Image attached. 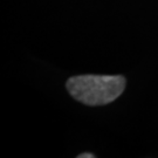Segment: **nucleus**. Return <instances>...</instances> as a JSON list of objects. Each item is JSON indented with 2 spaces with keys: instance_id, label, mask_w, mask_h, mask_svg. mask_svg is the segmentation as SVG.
Returning <instances> with one entry per match:
<instances>
[{
  "instance_id": "obj_2",
  "label": "nucleus",
  "mask_w": 158,
  "mask_h": 158,
  "mask_svg": "<svg viewBox=\"0 0 158 158\" xmlns=\"http://www.w3.org/2000/svg\"><path fill=\"white\" fill-rule=\"evenodd\" d=\"M95 157V155H93V153H80L79 156H77V158H94Z\"/></svg>"
},
{
  "instance_id": "obj_1",
  "label": "nucleus",
  "mask_w": 158,
  "mask_h": 158,
  "mask_svg": "<svg viewBox=\"0 0 158 158\" xmlns=\"http://www.w3.org/2000/svg\"><path fill=\"white\" fill-rule=\"evenodd\" d=\"M127 80L123 75H77L66 83L74 100L89 107L106 106L117 100L124 91Z\"/></svg>"
}]
</instances>
